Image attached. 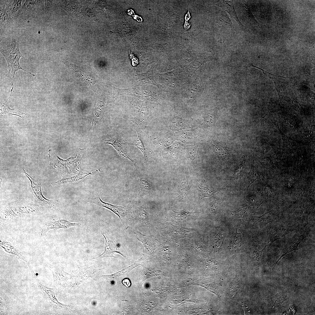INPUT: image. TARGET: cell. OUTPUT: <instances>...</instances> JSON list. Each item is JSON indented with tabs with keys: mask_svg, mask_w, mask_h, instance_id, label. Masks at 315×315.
<instances>
[{
	"mask_svg": "<svg viewBox=\"0 0 315 315\" xmlns=\"http://www.w3.org/2000/svg\"><path fill=\"white\" fill-rule=\"evenodd\" d=\"M104 104L99 101L97 102L95 108L92 127H94L102 117L104 109Z\"/></svg>",
	"mask_w": 315,
	"mask_h": 315,
	"instance_id": "13",
	"label": "cell"
},
{
	"mask_svg": "<svg viewBox=\"0 0 315 315\" xmlns=\"http://www.w3.org/2000/svg\"><path fill=\"white\" fill-rule=\"evenodd\" d=\"M26 176L30 181L31 190L34 197L35 201L39 204H47L51 207L53 206V201L45 198L43 195L41 191V185L35 183L33 178L23 169Z\"/></svg>",
	"mask_w": 315,
	"mask_h": 315,
	"instance_id": "4",
	"label": "cell"
},
{
	"mask_svg": "<svg viewBox=\"0 0 315 315\" xmlns=\"http://www.w3.org/2000/svg\"><path fill=\"white\" fill-rule=\"evenodd\" d=\"M82 222L73 223L65 219L48 221L46 223L41 234L42 236L50 230H57L60 228L66 229L72 226L80 227Z\"/></svg>",
	"mask_w": 315,
	"mask_h": 315,
	"instance_id": "5",
	"label": "cell"
},
{
	"mask_svg": "<svg viewBox=\"0 0 315 315\" xmlns=\"http://www.w3.org/2000/svg\"><path fill=\"white\" fill-rule=\"evenodd\" d=\"M199 194L201 198L211 196L215 192V190L211 187H204L200 184L198 186Z\"/></svg>",
	"mask_w": 315,
	"mask_h": 315,
	"instance_id": "17",
	"label": "cell"
},
{
	"mask_svg": "<svg viewBox=\"0 0 315 315\" xmlns=\"http://www.w3.org/2000/svg\"><path fill=\"white\" fill-rule=\"evenodd\" d=\"M215 5L222 8L226 11L239 25L244 26L238 18L232 1L226 0H219L216 1Z\"/></svg>",
	"mask_w": 315,
	"mask_h": 315,
	"instance_id": "9",
	"label": "cell"
},
{
	"mask_svg": "<svg viewBox=\"0 0 315 315\" xmlns=\"http://www.w3.org/2000/svg\"><path fill=\"white\" fill-rule=\"evenodd\" d=\"M4 6L0 5V8L5 9L9 16L13 18L22 6V0L3 1Z\"/></svg>",
	"mask_w": 315,
	"mask_h": 315,
	"instance_id": "8",
	"label": "cell"
},
{
	"mask_svg": "<svg viewBox=\"0 0 315 315\" xmlns=\"http://www.w3.org/2000/svg\"><path fill=\"white\" fill-rule=\"evenodd\" d=\"M19 45V43L16 42L15 38H12L10 45L0 50L1 53L7 61L9 73L11 74L13 78L16 72L19 70H22L34 76L35 75L24 69L20 65V60L21 57H23V56L20 51Z\"/></svg>",
	"mask_w": 315,
	"mask_h": 315,
	"instance_id": "1",
	"label": "cell"
},
{
	"mask_svg": "<svg viewBox=\"0 0 315 315\" xmlns=\"http://www.w3.org/2000/svg\"><path fill=\"white\" fill-rule=\"evenodd\" d=\"M105 239L104 251L101 255L92 259L97 258H101L105 257H113L116 258L115 257L113 254L114 252H117L121 254L125 258L120 251L118 248L116 246L114 242L112 240L108 238L103 233H102Z\"/></svg>",
	"mask_w": 315,
	"mask_h": 315,
	"instance_id": "7",
	"label": "cell"
},
{
	"mask_svg": "<svg viewBox=\"0 0 315 315\" xmlns=\"http://www.w3.org/2000/svg\"><path fill=\"white\" fill-rule=\"evenodd\" d=\"M0 32L1 34L10 27L13 24V21L6 10L0 8Z\"/></svg>",
	"mask_w": 315,
	"mask_h": 315,
	"instance_id": "11",
	"label": "cell"
},
{
	"mask_svg": "<svg viewBox=\"0 0 315 315\" xmlns=\"http://www.w3.org/2000/svg\"><path fill=\"white\" fill-rule=\"evenodd\" d=\"M305 237L304 235L295 236L288 240L287 242L282 256L279 260L288 253L293 250L298 249V247L300 243Z\"/></svg>",
	"mask_w": 315,
	"mask_h": 315,
	"instance_id": "10",
	"label": "cell"
},
{
	"mask_svg": "<svg viewBox=\"0 0 315 315\" xmlns=\"http://www.w3.org/2000/svg\"><path fill=\"white\" fill-rule=\"evenodd\" d=\"M44 0H26L14 18H38L44 13Z\"/></svg>",
	"mask_w": 315,
	"mask_h": 315,
	"instance_id": "2",
	"label": "cell"
},
{
	"mask_svg": "<svg viewBox=\"0 0 315 315\" xmlns=\"http://www.w3.org/2000/svg\"><path fill=\"white\" fill-rule=\"evenodd\" d=\"M135 234L137 238L143 244L146 249L148 250L152 247L154 242L152 236L146 235L138 231Z\"/></svg>",
	"mask_w": 315,
	"mask_h": 315,
	"instance_id": "14",
	"label": "cell"
},
{
	"mask_svg": "<svg viewBox=\"0 0 315 315\" xmlns=\"http://www.w3.org/2000/svg\"><path fill=\"white\" fill-rule=\"evenodd\" d=\"M137 125V126L136 127L135 129L137 134V136L136 139L133 141V143L134 145L144 155L145 160L146 161L147 159V157L144 141L142 135V132L140 129L139 128V127Z\"/></svg>",
	"mask_w": 315,
	"mask_h": 315,
	"instance_id": "12",
	"label": "cell"
},
{
	"mask_svg": "<svg viewBox=\"0 0 315 315\" xmlns=\"http://www.w3.org/2000/svg\"><path fill=\"white\" fill-rule=\"evenodd\" d=\"M242 243L241 234L237 232L232 246V249L235 252H238L240 251L241 248Z\"/></svg>",
	"mask_w": 315,
	"mask_h": 315,
	"instance_id": "20",
	"label": "cell"
},
{
	"mask_svg": "<svg viewBox=\"0 0 315 315\" xmlns=\"http://www.w3.org/2000/svg\"><path fill=\"white\" fill-rule=\"evenodd\" d=\"M89 202L109 209L119 217L120 221V220L121 217L126 212L125 209L124 207L104 202L101 200L100 197L98 194L95 197L89 199Z\"/></svg>",
	"mask_w": 315,
	"mask_h": 315,
	"instance_id": "6",
	"label": "cell"
},
{
	"mask_svg": "<svg viewBox=\"0 0 315 315\" xmlns=\"http://www.w3.org/2000/svg\"><path fill=\"white\" fill-rule=\"evenodd\" d=\"M139 216L141 219L148 221L147 213L146 210L143 209H140L139 212Z\"/></svg>",
	"mask_w": 315,
	"mask_h": 315,
	"instance_id": "22",
	"label": "cell"
},
{
	"mask_svg": "<svg viewBox=\"0 0 315 315\" xmlns=\"http://www.w3.org/2000/svg\"><path fill=\"white\" fill-rule=\"evenodd\" d=\"M138 183L140 190L143 192H149L152 191L150 183L144 178H139L138 180Z\"/></svg>",
	"mask_w": 315,
	"mask_h": 315,
	"instance_id": "19",
	"label": "cell"
},
{
	"mask_svg": "<svg viewBox=\"0 0 315 315\" xmlns=\"http://www.w3.org/2000/svg\"><path fill=\"white\" fill-rule=\"evenodd\" d=\"M122 283L124 285L127 287H129L131 285L130 280L128 279H125L122 281Z\"/></svg>",
	"mask_w": 315,
	"mask_h": 315,
	"instance_id": "24",
	"label": "cell"
},
{
	"mask_svg": "<svg viewBox=\"0 0 315 315\" xmlns=\"http://www.w3.org/2000/svg\"><path fill=\"white\" fill-rule=\"evenodd\" d=\"M105 142L112 145L121 156L128 159L132 162L136 169L137 168L136 162L127 153L125 147L126 143L120 135H116L112 137L110 139L105 141Z\"/></svg>",
	"mask_w": 315,
	"mask_h": 315,
	"instance_id": "3",
	"label": "cell"
},
{
	"mask_svg": "<svg viewBox=\"0 0 315 315\" xmlns=\"http://www.w3.org/2000/svg\"><path fill=\"white\" fill-rule=\"evenodd\" d=\"M1 114L4 115H15L22 118V116L26 114L22 113L19 111H16L10 108L8 106V103L1 102Z\"/></svg>",
	"mask_w": 315,
	"mask_h": 315,
	"instance_id": "15",
	"label": "cell"
},
{
	"mask_svg": "<svg viewBox=\"0 0 315 315\" xmlns=\"http://www.w3.org/2000/svg\"><path fill=\"white\" fill-rule=\"evenodd\" d=\"M211 146L216 154L220 157L227 155V152L220 143L212 142Z\"/></svg>",
	"mask_w": 315,
	"mask_h": 315,
	"instance_id": "18",
	"label": "cell"
},
{
	"mask_svg": "<svg viewBox=\"0 0 315 315\" xmlns=\"http://www.w3.org/2000/svg\"><path fill=\"white\" fill-rule=\"evenodd\" d=\"M178 193L179 195L181 194H187L188 193V179L186 181H184L179 186Z\"/></svg>",
	"mask_w": 315,
	"mask_h": 315,
	"instance_id": "21",
	"label": "cell"
},
{
	"mask_svg": "<svg viewBox=\"0 0 315 315\" xmlns=\"http://www.w3.org/2000/svg\"><path fill=\"white\" fill-rule=\"evenodd\" d=\"M246 10H247L248 14L249 16V17H250L251 19L253 21L256 23L258 25L259 23L255 18L253 16L252 13L251 11V9L250 8L245 7Z\"/></svg>",
	"mask_w": 315,
	"mask_h": 315,
	"instance_id": "23",
	"label": "cell"
},
{
	"mask_svg": "<svg viewBox=\"0 0 315 315\" xmlns=\"http://www.w3.org/2000/svg\"><path fill=\"white\" fill-rule=\"evenodd\" d=\"M141 260V259H140L136 261L133 264L125 268L119 272L111 275L106 276L103 275V276L106 277V278L112 280L115 279L120 276L123 275L125 273H128L132 269L139 265H139V263H140Z\"/></svg>",
	"mask_w": 315,
	"mask_h": 315,
	"instance_id": "16",
	"label": "cell"
}]
</instances>
